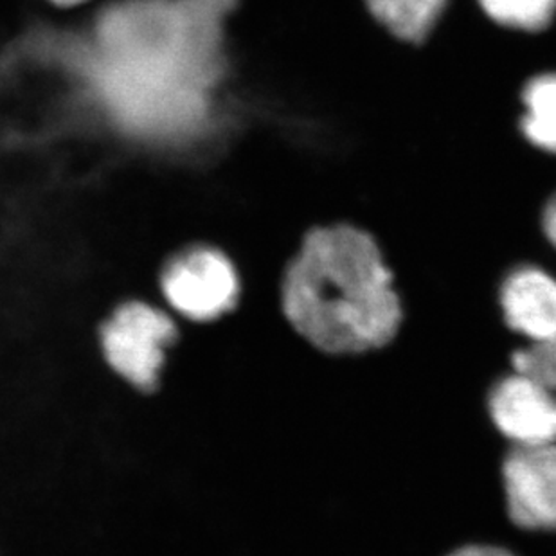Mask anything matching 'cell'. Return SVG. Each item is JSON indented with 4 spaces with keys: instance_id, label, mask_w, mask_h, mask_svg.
<instances>
[{
    "instance_id": "4fadbf2b",
    "label": "cell",
    "mask_w": 556,
    "mask_h": 556,
    "mask_svg": "<svg viewBox=\"0 0 556 556\" xmlns=\"http://www.w3.org/2000/svg\"><path fill=\"white\" fill-rule=\"evenodd\" d=\"M542 227H544L547 240L556 248V194L547 202L544 218H542Z\"/></svg>"
},
{
    "instance_id": "5b68a950",
    "label": "cell",
    "mask_w": 556,
    "mask_h": 556,
    "mask_svg": "<svg viewBox=\"0 0 556 556\" xmlns=\"http://www.w3.org/2000/svg\"><path fill=\"white\" fill-rule=\"evenodd\" d=\"M509 519L531 531H556V443L514 446L503 463Z\"/></svg>"
},
{
    "instance_id": "5bb4252c",
    "label": "cell",
    "mask_w": 556,
    "mask_h": 556,
    "mask_svg": "<svg viewBox=\"0 0 556 556\" xmlns=\"http://www.w3.org/2000/svg\"><path fill=\"white\" fill-rule=\"evenodd\" d=\"M56 2H62V4H73V2H78V0H56Z\"/></svg>"
},
{
    "instance_id": "7c38bea8",
    "label": "cell",
    "mask_w": 556,
    "mask_h": 556,
    "mask_svg": "<svg viewBox=\"0 0 556 556\" xmlns=\"http://www.w3.org/2000/svg\"><path fill=\"white\" fill-rule=\"evenodd\" d=\"M448 556H515L508 549L497 546H465Z\"/></svg>"
},
{
    "instance_id": "30bf717a",
    "label": "cell",
    "mask_w": 556,
    "mask_h": 556,
    "mask_svg": "<svg viewBox=\"0 0 556 556\" xmlns=\"http://www.w3.org/2000/svg\"><path fill=\"white\" fill-rule=\"evenodd\" d=\"M479 4L492 21L520 31L544 29L556 13V0H479Z\"/></svg>"
},
{
    "instance_id": "6da1fadb",
    "label": "cell",
    "mask_w": 556,
    "mask_h": 556,
    "mask_svg": "<svg viewBox=\"0 0 556 556\" xmlns=\"http://www.w3.org/2000/svg\"><path fill=\"white\" fill-rule=\"evenodd\" d=\"M237 0H125L101 13L73 54L119 125L148 137L202 128L224 74V27Z\"/></svg>"
},
{
    "instance_id": "277c9868",
    "label": "cell",
    "mask_w": 556,
    "mask_h": 556,
    "mask_svg": "<svg viewBox=\"0 0 556 556\" xmlns=\"http://www.w3.org/2000/svg\"><path fill=\"white\" fill-rule=\"evenodd\" d=\"M161 292L191 323H213L237 308L242 292L231 260L213 248H191L172 257L161 274Z\"/></svg>"
},
{
    "instance_id": "52a82bcc",
    "label": "cell",
    "mask_w": 556,
    "mask_h": 556,
    "mask_svg": "<svg viewBox=\"0 0 556 556\" xmlns=\"http://www.w3.org/2000/svg\"><path fill=\"white\" fill-rule=\"evenodd\" d=\"M501 308L511 330L531 344L556 339V279L536 267L511 270L501 285Z\"/></svg>"
},
{
    "instance_id": "3957f363",
    "label": "cell",
    "mask_w": 556,
    "mask_h": 556,
    "mask_svg": "<svg viewBox=\"0 0 556 556\" xmlns=\"http://www.w3.org/2000/svg\"><path fill=\"white\" fill-rule=\"evenodd\" d=\"M100 350L106 366L137 393L152 394L163 382L169 348L179 342V326L147 301H125L100 325Z\"/></svg>"
},
{
    "instance_id": "8992f818",
    "label": "cell",
    "mask_w": 556,
    "mask_h": 556,
    "mask_svg": "<svg viewBox=\"0 0 556 556\" xmlns=\"http://www.w3.org/2000/svg\"><path fill=\"white\" fill-rule=\"evenodd\" d=\"M489 410L514 446L556 443V391L535 375L515 371L498 380L490 391Z\"/></svg>"
},
{
    "instance_id": "7a4b0ae2",
    "label": "cell",
    "mask_w": 556,
    "mask_h": 556,
    "mask_svg": "<svg viewBox=\"0 0 556 556\" xmlns=\"http://www.w3.org/2000/svg\"><path fill=\"white\" fill-rule=\"evenodd\" d=\"M281 303L292 328L331 355L383 348L402 325L382 251L371 235L346 224L306 235L285 270Z\"/></svg>"
},
{
    "instance_id": "9c48e42d",
    "label": "cell",
    "mask_w": 556,
    "mask_h": 556,
    "mask_svg": "<svg viewBox=\"0 0 556 556\" xmlns=\"http://www.w3.org/2000/svg\"><path fill=\"white\" fill-rule=\"evenodd\" d=\"M522 103L520 128L526 139L544 152L556 153V74L531 79L522 92Z\"/></svg>"
},
{
    "instance_id": "ba28073f",
    "label": "cell",
    "mask_w": 556,
    "mask_h": 556,
    "mask_svg": "<svg viewBox=\"0 0 556 556\" xmlns=\"http://www.w3.org/2000/svg\"><path fill=\"white\" fill-rule=\"evenodd\" d=\"M448 0H366L371 15L391 35L405 42L429 37Z\"/></svg>"
},
{
    "instance_id": "8fae6325",
    "label": "cell",
    "mask_w": 556,
    "mask_h": 556,
    "mask_svg": "<svg viewBox=\"0 0 556 556\" xmlns=\"http://www.w3.org/2000/svg\"><path fill=\"white\" fill-rule=\"evenodd\" d=\"M511 363L515 371L535 375L556 391V339L546 344H531L530 348L520 350L515 353Z\"/></svg>"
}]
</instances>
